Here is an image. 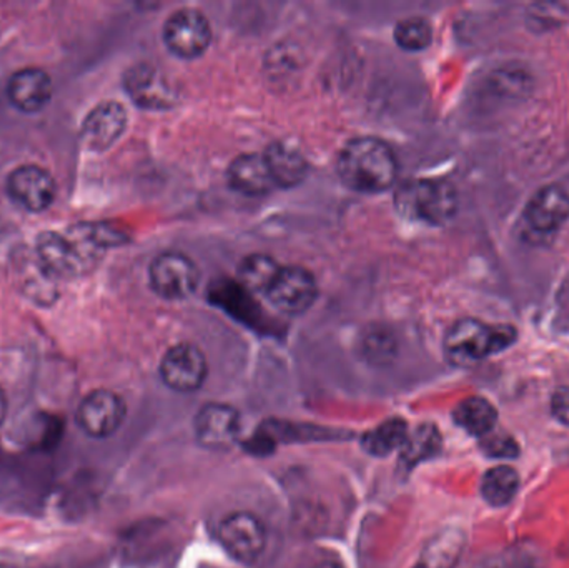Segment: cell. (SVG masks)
I'll return each instance as SVG.
<instances>
[{
    "label": "cell",
    "mask_w": 569,
    "mask_h": 568,
    "mask_svg": "<svg viewBox=\"0 0 569 568\" xmlns=\"http://www.w3.org/2000/svg\"><path fill=\"white\" fill-rule=\"evenodd\" d=\"M397 209L431 226H445L458 210L455 187L441 179H415L401 183L395 192Z\"/></svg>",
    "instance_id": "cell-3"
},
{
    "label": "cell",
    "mask_w": 569,
    "mask_h": 568,
    "mask_svg": "<svg viewBox=\"0 0 569 568\" xmlns=\"http://www.w3.org/2000/svg\"><path fill=\"white\" fill-rule=\"evenodd\" d=\"M438 447H440V436L437 430L430 426L421 427L413 436H408L403 447L405 460L408 464L420 462V460L433 456Z\"/></svg>",
    "instance_id": "cell-25"
},
{
    "label": "cell",
    "mask_w": 569,
    "mask_h": 568,
    "mask_svg": "<svg viewBox=\"0 0 569 568\" xmlns=\"http://www.w3.org/2000/svg\"><path fill=\"white\" fill-rule=\"evenodd\" d=\"M483 449L487 450L488 456L497 457V459H513L520 452L518 444L505 434H501V436L488 434L483 440Z\"/></svg>",
    "instance_id": "cell-26"
},
{
    "label": "cell",
    "mask_w": 569,
    "mask_h": 568,
    "mask_svg": "<svg viewBox=\"0 0 569 568\" xmlns=\"http://www.w3.org/2000/svg\"><path fill=\"white\" fill-rule=\"evenodd\" d=\"M465 544L467 540L461 530H443L428 542L413 568H455L463 552Z\"/></svg>",
    "instance_id": "cell-19"
},
{
    "label": "cell",
    "mask_w": 569,
    "mask_h": 568,
    "mask_svg": "<svg viewBox=\"0 0 569 568\" xmlns=\"http://www.w3.org/2000/svg\"><path fill=\"white\" fill-rule=\"evenodd\" d=\"M317 282L311 272L303 267H280L276 280L270 286V302L290 316L307 312L317 299Z\"/></svg>",
    "instance_id": "cell-9"
},
{
    "label": "cell",
    "mask_w": 569,
    "mask_h": 568,
    "mask_svg": "<svg viewBox=\"0 0 569 568\" xmlns=\"http://www.w3.org/2000/svg\"><path fill=\"white\" fill-rule=\"evenodd\" d=\"M313 568H343L338 566L337 562H331V560H325V562L317 564Z\"/></svg>",
    "instance_id": "cell-29"
},
{
    "label": "cell",
    "mask_w": 569,
    "mask_h": 568,
    "mask_svg": "<svg viewBox=\"0 0 569 568\" xmlns=\"http://www.w3.org/2000/svg\"><path fill=\"white\" fill-rule=\"evenodd\" d=\"M10 196L30 212H43L56 199V182L42 167L22 166L7 180Z\"/></svg>",
    "instance_id": "cell-12"
},
{
    "label": "cell",
    "mask_w": 569,
    "mask_h": 568,
    "mask_svg": "<svg viewBox=\"0 0 569 568\" xmlns=\"http://www.w3.org/2000/svg\"><path fill=\"white\" fill-rule=\"evenodd\" d=\"M551 412L565 426H569V386L560 387L551 399Z\"/></svg>",
    "instance_id": "cell-27"
},
{
    "label": "cell",
    "mask_w": 569,
    "mask_h": 568,
    "mask_svg": "<svg viewBox=\"0 0 569 568\" xmlns=\"http://www.w3.org/2000/svg\"><path fill=\"white\" fill-rule=\"evenodd\" d=\"M127 92L142 109H169L177 102V90L167 73L150 63L133 66L126 73Z\"/></svg>",
    "instance_id": "cell-10"
},
{
    "label": "cell",
    "mask_w": 569,
    "mask_h": 568,
    "mask_svg": "<svg viewBox=\"0 0 569 568\" xmlns=\"http://www.w3.org/2000/svg\"><path fill=\"white\" fill-rule=\"evenodd\" d=\"M229 182L233 190L249 197L269 193L276 186L266 157L259 153H243L229 167Z\"/></svg>",
    "instance_id": "cell-17"
},
{
    "label": "cell",
    "mask_w": 569,
    "mask_h": 568,
    "mask_svg": "<svg viewBox=\"0 0 569 568\" xmlns=\"http://www.w3.org/2000/svg\"><path fill=\"white\" fill-rule=\"evenodd\" d=\"M517 340V330L511 326L483 322L478 319H461L448 330L445 353L453 366L470 367L508 349Z\"/></svg>",
    "instance_id": "cell-2"
},
{
    "label": "cell",
    "mask_w": 569,
    "mask_h": 568,
    "mask_svg": "<svg viewBox=\"0 0 569 568\" xmlns=\"http://www.w3.org/2000/svg\"><path fill=\"white\" fill-rule=\"evenodd\" d=\"M408 436L410 434H408L405 420H387V422L365 434L363 449L370 452L371 456L385 457L393 450H403Z\"/></svg>",
    "instance_id": "cell-22"
},
{
    "label": "cell",
    "mask_w": 569,
    "mask_h": 568,
    "mask_svg": "<svg viewBox=\"0 0 569 568\" xmlns=\"http://www.w3.org/2000/svg\"><path fill=\"white\" fill-rule=\"evenodd\" d=\"M277 187H295L307 176V160L298 147L276 142L263 153Z\"/></svg>",
    "instance_id": "cell-18"
},
{
    "label": "cell",
    "mask_w": 569,
    "mask_h": 568,
    "mask_svg": "<svg viewBox=\"0 0 569 568\" xmlns=\"http://www.w3.org/2000/svg\"><path fill=\"white\" fill-rule=\"evenodd\" d=\"M199 280V269L186 253H160L150 266V283L163 299L180 300L192 296Z\"/></svg>",
    "instance_id": "cell-5"
},
{
    "label": "cell",
    "mask_w": 569,
    "mask_h": 568,
    "mask_svg": "<svg viewBox=\"0 0 569 568\" xmlns=\"http://www.w3.org/2000/svg\"><path fill=\"white\" fill-rule=\"evenodd\" d=\"M160 376L163 383L176 392H196L207 379L206 356L193 343H177L163 356Z\"/></svg>",
    "instance_id": "cell-8"
},
{
    "label": "cell",
    "mask_w": 569,
    "mask_h": 568,
    "mask_svg": "<svg viewBox=\"0 0 569 568\" xmlns=\"http://www.w3.org/2000/svg\"><path fill=\"white\" fill-rule=\"evenodd\" d=\"M525 219L537 232H557L569 219V193L560 186L543 187L528 202Z\"/></svg>",
    "instance_id": "cell-14"
},
{
    "label": "cell",
    "mask_w": 569,
    "mask_h": 568,
    "mask_svg": "<svg viewBox=\"0 0 569 568\" xmlns=\"http://www.w3.org/2000/svg\"><path fill=\"white\" fill-rule=\"evenodd\" d=\"M520 476L510 466H498L488 470L481 480V496L490 506L503 507L517 497Z\"/></svg>",
    "instance_id": "cell-21"
},
{
    "label": "cell",
    "mask_w": 569,
    "mask_h": 568,
    "mask_svg": "<svg viewBox=\"0 0 569 568\" xmlns=\"http://www.w3.org/2000/svg\"><path fill=\"white\" fill-rule=\"evenodd\" d=\"M219 540L233 559L253 562L262 556L269 537L259 517L250 512H236L220 522Z\"/></svg>",
    "instance_id": "cell-6"
},
{
    "label": "cell",
    "mask_w": 569,
    "mask_h": 568,
    "mask_svg": "<svg viewBox=\"0 0 569 568\" xmlns=\"http://www.w3.org/2000/svg\"><path fill=\"white\" fill-rule=\"evenodd\" d=\"M10 102L23 112H39L52 99V80L42 69L29 67L13 73L9 80Z\"/></svg>",
    "instance_id": "cell-16"
},
{
    "label": "cell",
    "mask_w": 569,
    "mask_h": 568,
    "mask_svg": "<svg viewBox=\"0 0 569 568\" xmlns=\"http://www.w3.org/2000/svg\"><path fill=\"white\" fill-rule=\"evenodd\" d=\"M127 127V110L122 103L109 102L99 103L92 112L87 116L82 126V142L90 150H102L112 147L122 136Z\"/></svg>",
    "instance_id": "cell-13"
},
{
    "label": "cell",
    "mask_w": 569,
    "mask_h": 568,
    "mask_svg": "<svg viewBox=\"0 0 569 568\" xmlns=\"http://www.w3.org/2000/svg\"><path fill=\"white\" fill-rule=\"evenodd\" d=\"M127 406L122 397L112 390H93L77 409V423L87 436L106 439L122 427Z\"/></svg>",
    "instance_id": "cell-7"
},
{
    "label": "cell",
    "mask_w": 569,
    "mask_h": 568,
    "mask_svg": "<svg viewBox=\"0 0 569 568\" xmlns=\"http://www.w3.org/2000/svg\"><path fill=\"white\" fill-rule=\"evenodd\" d=\"M7 409H9V402H7L6 392H3L2 387H0V423L6 419Z\"/></svg>",
    "instance_id": "cell-28"
},
{
    "label": "cell",
    "mask_w": 569,
    "mask_h": 568,
    "mask_svg": "<svg viewBox=\"0 0 569 568\" xmlns=\"http://www.w3.org/2000/svg\"><path fill=\"white\" fill-rule=\"evenodd\" d=\"M196 436L207 449H232L240 436L239 412L232 406L209 403L197 413Z\"/></svg>",
    "instance_id": "cell-11"
},
{
    "label": "cell",
    "mask_w": 569,
    "mask_h": 568,
    "mask_svg": "<svg viewBox=\"0 0 569 568\" xmlns=\"http://www.w3.org/2000/svg\"><path fill=\"white\" fill-rule=\"evenodd\" d=\"M453 419L465 432L475 437H487L497 426L498 412L490 400L483 397H468L453 410Z\"/></svg>",
    "instance_id": "cell-20"
},
{
    "label": "cell",
    "mask_w": 569,
    "mask_h": 568,
    "mask_svg": "<svg viewBox=\"0 0 569 568\" xmlns=\"http://www.w3.org/2000/svg\"><path fill=\"white\" fill-rule=\"evenodd\" d=\"M338 176L345 186L357 192H385L397 182L398 159L383 140L357 137L341 149Z\"/></svg>",
    "instance_id": "cell-1"
},
{
    "label": "cell",
    "mask_w": 569,
    "mask_h": 568,
    "mask_svg": "<svg viewBox=\"0 0 569 568\" xmlns=\"http://www.w3.org/2000/svg\"><path fill=\"white\" fill-rule=\"evenodd\" d=\"M279 270L280 266L272 257L253 253V256L247 257L240 266V280L247 289L253 290V292L267 293Z\"/></svg>",
    "instance_id": "cell-23"
},
{
    "label": "cell",
    "mask_w": 569,
    "mask_h": 568,
    "mask_svg": "<svg viewBox=\"0 0 569 568\" xmlns=\"http://www.w3.org/2000/svg\"><path fill=\"white\" fill-rule=\"evenodd\" d=\"M37 259L53 279H72L83 273L76 249L66 233H40L37 239Z\"/></svg>",
    "instance_id": "cell-15"
},
{
    "label": "cell",
    "mask_w": 569,
    "mask_h": 568,
    "mask_svg": "<svg viewBox=\"0 0 569 568\" xmlns=\"http://www.w3.org/2000/svg\"><path fill=\"white\" fill-rule=\"evenodd\" d=\"M163 39L170 52L180 59H196L209 49L212 27L200 10H176L163 27Z\"/></svg>",
    "instance_id": "cell-4"
},
{
    "label": "cell",
    "mask_w": 569,
    "mask_h": 568,
    "mask_svg": "<svg viewBox=\"0 0 569 568\" xmlns=\"http://www.w3.org/2000/svg\"><path fill=\"white\" fill-rule=\"evenodd\" d=\"M433 39V29L423 17H407L395 27V40L401 49L418 52L427 49Z\"/></svg>",
    "instance_id": "cell-24"
}]
</instances>
